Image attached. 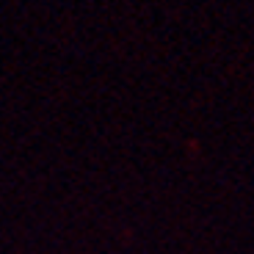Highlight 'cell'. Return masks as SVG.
Listing matches in <instances>:
<instances>
[]
</instances>
